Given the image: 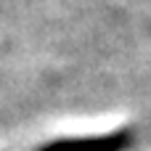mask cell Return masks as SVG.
<instances>
[{
    "instance_id": "cell-1",
    "label": "cell",
    "mask_w": 151,
    "mask_h": 151,
    "mask_svg": "<svg viewBox=\"0 0 151 151\" xmlns=\"http://www.w3.org/2000/svg\"><path fill=\"white\" fill-rule=\"evenodd\" d=\"M133 143L130 130H117L109 135H90V138H66V141H53L45 143L37 151H125Z\"/></svg>"
}]
</instances>
